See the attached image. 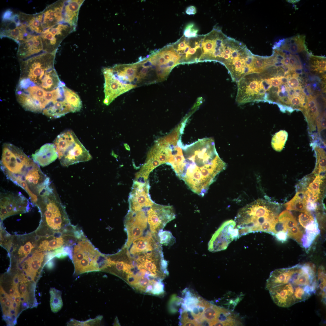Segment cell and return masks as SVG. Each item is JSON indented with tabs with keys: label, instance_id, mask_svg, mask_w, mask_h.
Instances as JSON below:
<instances>
[{
	"label": "cell",
	"instance_id": "f1b7e54d",
	"mask_svg": "<svg viewBox=\"0 0 326 326\" xmlns=\"http://www.w3.org/2000/svg\"><path fill=\"white\" fill-rule=\"evenodd\" d=\"M1 223H0V245L9 253L12 246L13 235L9 234L6 231Z\"/></svg>",
	"mask_w": 326,
	"mask_h": 326
},
{
	"label": "cell",
	"instance_id": "ba28073f",
	"mask_svg": "<svg viewBox=\"0 0 326 326\" xmlns=\"http://www.w3.org/2000/svg\"><path fill=\"white\" fill-rule=\"evenodd\" d=\"M54 144L61 165L65 167L91 160L92 157L74 132L65 130L59 135Z\"/></svg>",
	"mask_w": 326,
	"mask_h": 326
},
{
	"label": "cell",
	"instance_id": "6da1fadb",
	"mask_svg": "<svg viewBox=\"0 0 326 326\" xmlns=\"http://www.w3.org/2000/svg\"><path fill=\"white\" fill-rule=\"evenodd\" d=\"M183 157L178 177L194 193L203 197L217 176L225 170L226 164L219 157L214 140H199L183 146Z\"/></svg>",
	"mask_w": 326,
	"mask_h": 326
},
{
	"label": "cell",
	"instance_id": "f546056e",
	"mask_svg": "<svg viewBox=\"0 0 326 326\" xmlns=\"http://www.w3.org/2000/svg\"><path fill=\"white\" fill-rule=\"evenodd\" d=\"M158 241L161 245L171 246L175 242V239L171 233L168 231H161L157 234Z\"/></svg>",
	"mask_w": 326,
	"mask_h": 326
},
{
	"label": "cell",
	"instance_id": "8d00e7d4",
	"mask_svg": "<svg viewBox=\"0 0 326 326\" xmlns=\"http://www.w3.org/2000/svg\"><path fill=\"white\" fill-rule=\"evenodd\" d=\"M289 103V105H290L291 106L294 107H300L301 110H303L302 100L300 97L294 96L291 98Z\"/></svg>",
	"mask_w": 326,
	"mask_h": 326
},
{
	"label": "cell",
	"instance_id": "cb8c5ba5",
	"mask_svg": "<svg viewBox=\"0 0 326 326\" xmlns=\"http://www.w3.org/2000/svg\"><path fill=\"white\" fill-rule=\"evenodd\" d=\"M285 205L288 210L297 211L302 212L308 211L304 192H297L294 197Z\"/></svg>",
	"mask_w": 326,
	"mask_h": 326
},
{
	"label": "cell",
	"instance_id": "b9f144b4",
	"mask_svg": "<svg viewBox=\"0 0 326 326\" xmlns=\"http://www.w3.org/2000/svg\"><path fill=\"white\" fill-rule=\"evenodd\" d=\"M52 260L48 261L46 264V267L49 269H52L54 267V263Z\"/></svg>",
	"mask_w": 326,
	"mask_h": 326
},
{
	"label": "cell",
	"instance_id": "4fadbf2b",
	"mask_svg": "<svg viewBox=\"0 0 326 326\" xmlns=\"http://www.w3.org/2000/svg\"><path fill=\"white\" fill-rule=\"evenodd\" d=\"M148 223L147 213L144 209L137 212L128 211L124 221V230L127 235L124 245L128 249L134 240L143 235Z\"/></svg>",
	"mask_w": 326,
	"mask_h": 326
},
{
	"label": "cell",
	"instance_id": "ab89813d",
	"mask_svg": "<svg viewBox=\"0 0 326 326\" xmlns=\"http://www.w3.org/2000/svg\"><path fill=\"white\" fill-rule=\"evenodd\" d=\"M287 232H280L276 234L274 236L277 240L282 242L286 241L288 238Z\"/></svg>",
	"mask_w": 326,
	"mask_h": 326
},
{
	"label": "cell",
	"instance_id": "44dd1931",
	"mask_svg": "<svg viewBox=\"0 0 326 326\" xmlns=\"http://www.w3.org/2000/svg\"><path fill=\"white\" fill-rule=\"evenodd\" d=\"M58 155L54 144L46 143L32 155L33 160L39 165L46 166L54 161Z\"/></svg>",
	"mask_w": 326,
	"mask_h": 326
},
{
	"label": "cell",
	"instance_id": "d4e9b609",
	"mask_svg": "<svg viewBox=\"0 0 326 326\" xmlns=\"http://www.w3.org/2000/svg\"><path fill=\"white\" fill-rule=\"evenodd\" d=\"M49 292L51 310L53 313H57L61 309L63 305L62 292L55 288L52 287L50 288Z\"/></svg>",
	"mask_w": 326,
	"mask_h": 326
},
{
	"label": "cell",
	"instance_id": "52a82bcc",
	"mask_svg": "<svg viewBox=\"0 0 326 326\" xmlns=\"http://www.w3.org/2000/svg\"><path fill=\"white\" fill-rule=\"evenodd\" d=\"M132 257L134 270L137 275L159 283H163L168 275V262L164 259L161 246Z\"/></svg>",
	"mask_w": 326,
	"mask_h": 326
},
{
	"label": "cell",
	"instance_id": "f35d334b",
	"mask_svg": "<svg viewBox=\"0 0 326 326\" xmlns=\"http://www.w3.org/2000/svg\"><path fill=\"white\" fill-rule=\"evenodd\" d=\"M317 105V103L315 98L312 96H310L307 97V101L306 102V105L304 109L307 108H310Z\"/></svg>",
	"mask_w": 326,
	"mask_h": 326
},
{
	"label": "cell",
	"instance_id": "d6a6232c",
	"mask_svg": "<svg viewBox=\"0 0 326 326\" xmlns=\"http://www.w3.org/2000/svg\"><path fill=\"white\" fill-rule=\"evenodd\" d=\"M288 237L295 240L299 243H302L303 233L298 225L292 227L288 230Z\"/></svg>",
	"mask_w": 326,
	"mask_h": 326
},
{
	"label": "cell",
	"instance_id": "83f0119b",
	"mask_svg": "<svg viewBox=\"0 0 326 326\" xmlns=\"http://www.w3.org/2000/svg\"><path fill=\"white\" fill-rule=\"evenodd\" d=\"M317 157V167L318 174L326 171V154L324 150L321 148L316 146L315 149Z\"/></svg>",
	"mask_w": 326,
	"mask_h": 326
},
{
	"label": "cell",
	"instance_id": "9a60e30c",
	"mask_svg": "<svg viewBox=\"0 0 326 326\" xmlns=\"http://www.w3.org/2000/svg\"><path fill=\"white\" fill-rule=\"evenodd\" d=\"M38 236L35 231L28 234L13 235L9 252L10 261L24 259L37 248Z\"/></svg>",
	"mask_w": 326,
	"mask_h": 326
},
{
	"label": "cell",
	"instance_id": "e575fe53",
	"mask_svg": "<svg viewBox=\"0 0 326 326\" xmlns=\"http://www.w3.org/2000/svg\"><path fill=\"white\" fill-rule=\"evenodd\" d=\"M198 30L193 23H190L185 27L183 36L188 38L195 37L198 35L197 33Z\"/></svg>",
	"mask_w": 326,
	"mask_h": 326
},
{
	"label": "cell",
	"instance_id": "d6986e66",
	"mask_svg": "<svg viewBox=\"0 0 326 326\" xmlns=\"http://www.w3.org/2000/svg\"><path fill=\"white\" fill-rule=\"evenodd\" d=\"M40 35L33 36L19 43L17 53L19 61L45 53Z\"/></svg>",
	"mask_w": 326,
	"mask_h": 326
},
{
	"label": "cell",
	"instance_id": "7a4b0ae2",
	"mask_svg": "<svg viewBox=\"0 0 326 326\" xmlns=\"http://www.w3.org/2000/svg\"><path fill=\"white\" fill-rule=\"evenodd\" d=\"M0 168L7 178L23 189L33 206L50 190V178L37 164L14 145L4 144Z\"/></svg>",
	"mask_w": 326,
	"mask_h": 326
},
{
	"label": "cell",
	"instance_id": "2e32d148",
	"mask_svg": "<svg viewBox=\"0 0 326 326\" xmlns=\"http://www.w3.org/2000/svg\"><path fill=\"white\" fill-rule=\"evenodd\" d=\"M148 181L144 182L133 181L128 202L129 210L137 212L150 207L154 203L151 199Z\"/></svg>",
	"mask_w": 326,
	"mask_h": 326
},
{
	"label": "cell",
	"instance_id": "ac0fdd59",
	"mask_svg": "<svg viewBox=\"0 0 326 326\" xmlns=\"http://www.w3.org/2000/svg\"><path fill=\"white\" fill-rule=\"evenodd\" d=\"M66 2V0L58 1L47 6L41 12L43 30L59 23L66 22L64 11Z\"/></svg>",
	"mask_w": 326,
	"mask_h": 326
},
{
	"label": "cell",
	"instance_id": "5bb4252c",
	"mask_svg": "<svg viewBox=\"0 0 326 326\" xmlns=\"http://www.w3.org/2000/svg\"><path fill=\"white\" fill-rule=\"evenodd\" d=\"M147 215L150 231L156 235L163 230L167 224L176 216L172 206L155 203L148 210Z\"/></svg>",
	"mask_w": 326,
	"mask_h": 326
},
{
	"label": "cell",
	"instance_id": "bcb514c9",
	"mask_svg": "<svg viewBox=\"0 0 326 326\" xmlns=\"http://www.w3.org/2000/svg\"><path fill=\"white\" fill-rule=\"evenodd\" d=\"M124 146L126 149L128 150H130V148L129 145L127 144H125Z\"/></svg>",
	"mask_w": 326,
	"mask_h": 326
},
{
	"label": "cell",
	"instance_id": "9c48e42d",
	"mask_svg": "<svg viewBox=\"0 0 326 326\" xmlns=\"http://www.w3.org/2000/svg\"><path fill=\"white\" fill-rule=\"evenodd\" d=\"M47 253L37 248L25 258L13 263L15 269L29 279L38 281L43 267L47 262Z\"/></svg>",
	"mask_w": 326,
	"mask_h": 326
},
{
	"label": "cell",
	"instance_id": "ee69618b",
	"mask_svg": "<svg viewBox=\"0 0 326 326\" xmlns=\"http://www.w3.org/2000/svg\"><path fill=\"white\" fill-rule=\"evenodd\" d=\"M277 104L280 108V110L283 112H285L286 109L284 105L280 103H277Z\"/></svg>",
	"mask_w": 326,
	"mask_h": 326
},
{
	"label": "cell",
	"instance_id": "836d02e7",
	"mask_svg": "<svg viewBox=\"0 0 326 326\" xmlns=\"http://www.w3.org/2000/svg\"><path fill=\"white\" fill-rule=\"evenodd\" d=\"M315 218L308 211L302 212L299 216V221L300 224L304 228L313 221Z\"/></svg>",
	"mask_w": 326,
	"mask_h": 326
},
{
	"label": "cell",
	"instance_id": "7bdbcfd3",
	"mask_svg": "<svg viewBox=\"0 0 326 326\" xmlns=\"http://www.w3.org/2000/svg\"><path fill=\"white\" fill-rule=\"evenodd\" d=\"M281 83L282 84H286L287 83L288 78L286 76H280V77Z\"/></svg>",
	"mask_w": 326,
	"mask_h": 326
},
{
	"label": "cell",
	"instance_id": "4316f807",
	"mask_svg": "<svg viewBox=\"0 0 326 326\" xmlns=\"http://www.w3.org/2000/svg\"><path fill=\"white\" fill-rule=\"evenodd\" d=\"M278 221L282 223L288 229L298 225V222L290 212L284 210L278 216Z\"/></svg>",
	"mask_w": 326,
	"mask_h": 326
},
{
	"label": "cell",
	"instance_id": "f6af8a7d",
	"mask_svg": "<svg viewBox=\"0 0 326 326\" xmlns=\"http://www.w3.org/2000/svg\"><path fill=\"white\" fill-rule=\"evenodd\" d=\"M288 86L286 85L281 86V88H280V91L283 93H284L287 91Z\"/></svg>",
	"mask_w": 326,
	"mask_h": 326
},
{
	"label": "cell",
	"instance_id": "1f68e13d",
	"mask_svg": "<svg viewBox=\"0 0 326 326\" xmlns=\"http://www.w3.org/2000/svg\"><path fill=\"white\" fill-rule=\"evenodd\" d=\"M324 177L318 174L309 185L307 190L313 194L319 195L320 193V185L322 183V179Z\"/></svg>",
	"mask_w": 326,
	"mask_h": 326
},
{
	"label": "cell",
	"instance_id": "7c38bea8",
	"mask_svg": "<svg viewBox=\"0 0 326 326\" xmlns=\"http://www.w3.org/2000/svg\"><path fill=\"white\" fill-rule=\"evenodd\" d=\"M240 237L235 221H226L213 235L208 243V249L213 252L225 250L232 241Z\"/></svg>",
	"mask_w": 326,
	"mask_h": 326
},
{
	"label": "cell",
	"instance_id": "74e56055",
	"mask_svg": "<svg viewBox=\"0 0 326 326\" xmlns=\"http://www.w3.org/2000/svg\"><path fill=\"white\" fill-rule=\"evenodd\" d=\"M287 85L291 89H295L299 86L300 83L297 77L295 76L290 78L288 81Z\"/></svg>",
	"mask_w": 326,
	"mask_h": 326
},
{
	"label": "cell",
	"instance_id": "603a6c76",
	"mask_svg": "<svg viewBox=\"0 0 326 326\" xmlns=\"http://www.w3.org/2000/svg\"><path fill=\"white\" fill-rule=\"evenodd\" d=\"M320 232L318 223L315 219L305 228V233L303 235L302 239V243L303 247L306 248L310 247Z\"/></svg>",
	"mask_w": 326,
	"mask_h": 326
},
{
	"label": "cell",
	"instance_id": "7402d4cb",
	"mask_svg": "<svg viewBox=\"0 0 326 326\" xmlns=\"http://www.w3.org/2000/svg\"><path fill=\"white\" fill-rule=\"evenodd\" d=\"M305 36L297 35L291 37L280 40L274 46L290 53H300L306 50L305 44Z\"/></svg>",
	"mask_w": 326,
	"mask_h": 326
},
{
	"label": "cell",
	"instance_id": "e0dca14e",
	"mask_svg": "<svg viewBox=\"0 0 326 326\" xmlns=\"http://www.w3.org/2000/svg\"><path fill=\"white\" fill-rule=\"evenodd\" d=\"M71 240V235L68 230L45 236H38L37 248L46 252L53 251L62 247H70Z\"/></svg>",
	"mask_w": 326,
	"mask_h": 326
},
{
	"label": "cell",
	"instance_id": "8fae6325",
	"mask_svg": "<svg viewBox=\"0 0 326 326\" xmlns=\"http://www.w3.org/2000/svg\"><path fill=\"white\" fill-rule=\"evenodd\" d=\"M76 26L62 22L44 30L40 35L45 53L56 54L62 40L76 30Z\"/></svg>",
	"mask_w": 326,
	"mask_h": 326
},
{
	"label": "cell",
	"instance_id": "60d3db41",
	"mask_svg": "<svg viewBox=\"0 0 326 326\" xmlns=\"http://www.w3.org/2000/svg\"><path fill=\"white\" fill-rule=\"evenodd\" d=\"M186 12L188 14H194L196 12V8L193 6H190L187 8Z\"/></svg>",
	"mask_w": 326,
	"mask_h": 326
},
{
	"label": "cell",
	"instance_id": "d590c367",
	"mask_svg": "<svg viewBox=\"0 0 326 326\" xmlns=\"http://www.w3.org/2000/svg\"><path fill=\"white\" fill-rule=\"evenodd\" d=\"M101 317V316H99L94 319H91L85 321H80L75 320L74 324L75 326L98 325L100 324L102 318Z\"/></svg>",
	"mask_w": 326,
	"mask_h": 326
},
{
	"label": "cell",
	"instance_id": "5b68a950",
	"mask_svg": "<svg viewBox=\"0 0 326 326\" xmlns=\"http://www.w3.org/2000/svg\"><path fill=\"white\" fill-rule=\"evenodd\" d=\"M36 206L41 219L37 234L43 235L65 231L71 225L65 206L53 190L38 200Z\"/></svg>",
	"mask_w": 326,
	"mask_h": 326
},
{
	"label": "cell",
	"instance_id": "4dcf8cb0",
	"mask_svg": "<svg viewBox=\"0 0 326 326\" xmlns=\"http://www.w3.org/2000/svg\"><path fill=\"white\" fill-rule=\"evenodd\" d=\"M311 66L314 70L322 72L326 71V62L324 57L312 56Z\"/></svg>",
	"mask_w": 326,
	"mask_h": 326
},
{
	"label": "cell",
	"instance_id": "3957f363",
	"mask_svg": "<svg viewBox=\"0 0 326 326\" xmlns=\"http://www.w3.org/2000/svg\"><path fill=\"white\" fill-rule=\"evenodd\" d=\"M235 221L240 237L259 232L272 235L274 227L278 221L277 209L272 203L257 200L241 209Z\"/></svg>",
	"mask_w": 326,
	"mask_h": 326
},
{
	"label": "cell",
	"instance_id": "277c9868",
	"mask_svg": "<svg viewBox=\"0 0 326 326\" xmlns=\"http://www.w3.org/2000/svg\"><path fill=\"white\" fill-rule=\"evenodd\" d=\"M55 54L45 53L19 61L20 78L47 91L59 87L62 82L54 67Z\"/></svg>",
	"mask_w": 326,
	"mask_h": 326
},
{
	"label": "cell",
	"instance_id": "ffe728a7",
	"mask_svg": "<svg viewBox=\"0 0 326 326\" xmlns=\"http://www.w3.org/2000/svg\"><path fill=\"white\" fill-rule=\"evenodd\" d=\"M161 246L157 235L148 231L145 235L133 241L129 251L131 255H134L151 251Z\"/></svg>",
	"mask_w": 326,
	"mask_h": 326
},
{
	"label": "cell",
	"instance_id": "30bf717a",
	"mask_svg": "<svg viewBox=\"0 0 326 326\" xmlns=\"http://www.w3.org/2000/svg\"><path fill=\"white\" fill-rule=\"evenodd\" d=\"M0 220L17 214L28 212L32 205L20 192H4L0 193Z\"/></svg>",
	"mask_w": 326,
	"mask_h": 326
},
{
	"label": "cell",
	"instance_id": "484cf974",
	"mask_svg": "<svg viewBox=\"0 0 326 326\" xmlns=\"http://www.w3.org/2000/svg\"><path fill=\"white\" fill-rule=\"evenodd\" d=\"M288 136L287 133L284 130H281L276 133L272 139L273 148L277 151H281L285 145Z\"/></svg>",
	"mask_w": 326,
	"mask_h": 326
},
{
	"label": "cell",
	"instance_id": "8992f818",
	"mask_svg": "<svg viewBox=\"0 0 326 326\" xmlns=\"http://www.w3.org/2000/svg\"><path fill=\"white\" fill-rule=\"evenodd\" d=\"M105 258V254L96 248L84 234L72 247L71 259L74 275L101 271Z\"/></svg>",
	"mask_w": 326,
	"mask_h": 326
}]
</instances>
